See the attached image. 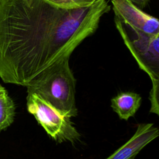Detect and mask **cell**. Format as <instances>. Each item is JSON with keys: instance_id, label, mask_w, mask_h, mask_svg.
Wrapping results in <instances>:
<instances>
[{"instance_id": "cell-9", "label": "cell", "mask_w": 159, "mask_h": 159, "mask_svg": "<svg viewBox=\"0 0 159 159\" xmlns=\"http://www.w3.org/2000/svg\"><path fill=\"white\" fill-rule=\"evenodd\" d=\"M50 2L63 7L81 8L91 6L98 0H48Z\"/></svg>"}, {"instance_id": "cell-6", "label": "cell", "mask_w": 159, "mask_h": 159, "mask_svg": "<svg viewBox=\"0 0 159 159\" xmlns=\"http://www.w3.org/2000/svg\"><path fill=\"white\" fill-rule=\"evenodd\" d=\"M158 134L159 130L153 124H140L134 135L106 159H134Z\"/></svg>"}, {"instance_id": "cell-2", "label": "cell", "mask_w": 159, "mask_h": 159, "mask_svg": "<svg viewBox=\"0 0 159 159\" xmlns=\"http://www.w3.org/2000/svg\"><path fill=\"white\" fill-rule=\"evenodd\" d=\"M66 57L46 69L27 86V92L36 94L61 114L75 117L76 80Z\"/></svg>"}, {"instance_id": "cell-4", "label": "cell", "mask_w": 159, "mask_h": 159, "mask_svg": "<svg viewBox=\"0 0 159 159\" xmlns=\"http://www.w3.org/2000/svg\"><path fill=\"white\" fill-rule=\"evenodd\" d=\"M27 108L47 134L58 143L78 141L80 134L70 117L61 114L36 94L27 93Z\"/></svg>"}, {"instance_id": "cell-10", "label": "cell", "mask_w": 159, "mask_h": 159, "mask_svg": "<svg viewBox=\"0 0 159 159\" xmlns=\"http://www.w3.org/2000/svg\"><path fill=\"white\" fill-rule=\"evenodd\" d=\"M139 8L142 9L145 8L148 4L150 0H129Z\"/></svg>"}, {"instance_id": "cell-7", "label": "cell", "mask_w": 159, "mask_h": 159, "mask_svg": "<svg viewBox=\"0 0 159 159\" xmlns=\"http://www.w3.org/2000/svg\"><path fill=\"white\" fill-rule=\"evenodd\" d=\"M111 102V107L119 119L127 120L135 114L140 107L142 98L135 92H121L112 98Z\"/></svg>"}, {"instance_id": "cell-5", "label": "cell", "mask_w": 159, "mask_h": 159, "mask_svg": "<svg viewBox=\"0 0 159 159\" xmlns=\"http://www.w3.org/2000/svg\"><path fill=\"white\" fill-rule=\"evenodd\" d=\"M115 16L132 29L150 35L159 34V21L129 0H111Z\"/></svg>"}, {"instance_id": "cell-3", "label": "cell", "mask_w": 159, "mask_h": 159, "mask_svg": "<svg viewBox=\"0 0 159 159\" xmlns=\"http://www.w3.org/2000/svg\"><path fill=\"white\" fill-rule=\"evenodd\" d=\"M114 23L139 68L150 77L152 88H159V34L150 35L136 30L116 16Z\"/></svg>"}, {"instance_id": "cell-12", "label": "cell", "mask_w": 159, "mask_h": 159, "mask_svg": "<svg viewBox=\"0 0 159 159\" xmlns=\"http://www.w3.org/2000/svg\"><path fill=\"white\" fill-rule=\"evenodd\" d=\"M0 132H1V131H0Z\"/></svg>"}, {"instance_id": "cell-1", "label": "cell", "mask_w": 159, "mask_h": 159, "mask_svg": "<svg viewBox=\"0 0 159 159\" xmlns=\"http://www.w3.org/2000/svg\"><path fill=\"white\" fill-rule=\"evenodd\" d=\"M110 9L107 0L81 8L48 0H0V78L26 87L46 69L70 57Z\"/></svg>"}, {"instance_id": "cell-11", "label": "cell", "mask_w": 159, "mask_h": 159, "mask_svg": "<svg viewBox=\"0 0 159 159\" xmlns=\"http://www.w3.org/2000/svg\"><path fill=\"white\" fill-rule=\"evenodd\" d=\"M6 91V90L0 84V96H1L3 94H4Z\"/></svg>"}, {"instance_id": "cell-8", "label": "cell", "mask_w": 159, "mask_h": 159, "mask_svg": "<svg viewBox=\"0 0 159 159\" xmlns=\"http://www.w3.org/2000/svg\"><path fill=\"white\" fill-rule=\"evenodd\" d=\"M15 104L7 92L0 96V131L6 129L13 122Z\"/></svg>"}]
</instances>
